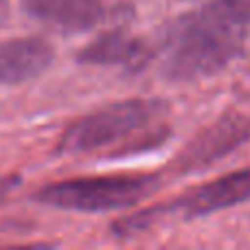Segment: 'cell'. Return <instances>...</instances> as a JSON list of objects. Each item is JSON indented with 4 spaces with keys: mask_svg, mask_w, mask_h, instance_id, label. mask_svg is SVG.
I'll return each mask as SVG.
<instances>
[{
    "mask_svg": "<svg viewBox=\"0 0 250 250\" xmlns=\"http://www.w3.org/2000/svg\"><path fill=\"white\" fill-rule=\"evenodd\" d=\"M154 57V51L125 29H112L77 51V62L83 66H119L125 73H141Z\"/></svg>",
    "mask_w": 250,
    "mask_h": 250,
    "instance_id": "obj_6",
    "label": "cell"
},
{
    "mask_svg": "<svg viewBox=\"0 0 250 250\" xmlns=\"http://www.w3.org/2000/svg\"><path fill=\"white\" fill-rule=\"evenodd\" d=\"M4 18H7V0H0V24Z\"/></svg>",
    "mask_w": 250,
    "mask_h": 250,
    "instance_id": "obj_9",
    "label": "cell"
},
{
    "mask_svg": "<svg viewBox=\"0 0 250 250\" xmlns=\"http://www.w3.org/2000/svg\"><path fill=\"white\" fill-rule=\"evenodd\" d=\"M246 79H248V86H250V73H248V77H246Z\"/></svg>",
    "mask_w": 250,
    "mask_h": 250,
    "instance_id": "obj_10",
    "label": "cell"
},
{
    "mask_svg": "<svg viewBox=\"0 0 250 250\" xmlns=\"http://www.w3.org/2000/svg\"><path fill=\"white\" fill-rule=\"evenodd\" d=\"M55 60V48L40 35L0 42V86H18L40 77Z\"/></svg>",
    "mask_w": 250,
    "mask_h": 250,
    "instance_id": "obj_7",
    "label": "cell"
},
{
    "mask_svg": "<svg viewBox=\"0 0 250 250\" xmlns=\"http://www.w3.org/2000/svg\"><path fill=\"white\" fill-rule=\"evenodd\" d=\"M167 104L151 97L110 104L70 123L57 141V154H90L132 136L160 143L167 136L165 125H160Z\"/></svg>",
    "mask_w": 250,
    "mask_h": 250,
    "instance_id": "obj_2",
    "label": "cell"
},
{
    "mask_svg": "<svg viewBox=\"0 0 250 250\" xmlns=\"http://www.w3.org/2000/svg\"><path fill=\"white\" fill-rule=\"evenodd\" d=\"M160 178L154 173H119V176L70 178L44 185L33 200L44 207L73 213H110L136 207L158 191Z\"/></svg>",
    "mask_w": 250,
    "mask_h": 250,
    "instance_id": "obj_3",
    "label": "cell"
},
{
    "mask_svg": "<svg viewBox=\"0 0 250 250\" xmlns=\"http://www.w3.org/2000/svg\"><path fill=\"white\" fill-rule=\"evenodd\" d=\"M20 4L31 18L62 33L90 31L108 16L104 0H20Z\"/></svg>",
    "mask_w": 250,
    "mask_h": 250,
    "instance_id": "obj_8",
    "label": "cell"
},
{
    "mask_svg": "<svg viewBox=\"0 0 250 250\" xmlns=\"http://www.w3.org/2000/svg\"><path fill=\"white\" fill-rule=\"evenodd\" d=\"M250 141V117L242 112H226L202 127L171 160V171L187 176L215 165Z\"/></svg>",
    "mask_w": 250,
    "mask_h": 250,
    "instance_id": "obj_5",
    "label": "cell"
},
{
    "mask_svg": "<svg viewBox=\"0 0 250 250\" xmlns=\"http://www.w3.org/2000/svg\"><path fill=\"white\" fill-rule=\"evenodd\" d=\"M250 202V167L230 171L211 182L198 185L187 193L178 195L173 202L158 204L138 211L136 215H127L114 222L112 230L119 237H129L141 230L154 226L165 217H182V220H195V217L213 215L224 208H233L237 204Z\"/></svg>",
    "mask_w": 250,
    "mask_h": 250,
    "instance_id": "obj_4",
    "label": "cell"
},
{
    "mask_svg": "<svg viewBox=\"0 0 250 250\" xmlns=\"http://www.w3.org/2000/svg\"><path fill=\"white\" fill-rule=\"evenodd\" d=\"M250 0H213L163 29V70L169 82H195L224 70L244 51Z\"/></svg>",
    "mask_w": 250,
    "mask_h": 250,
    "instance_id": "obj_1",
    "label": "cell"
}]
</instances>
